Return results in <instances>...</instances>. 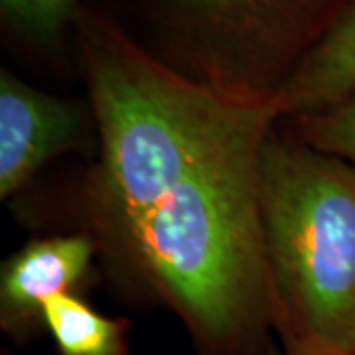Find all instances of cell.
I'll use <instances>...</instances> for the list:
<instances>
[{"mask_svg":"<svg viewBox=\"0 0 355 355\" xmlns=\"http://www.w3.org/2000/svg\"><path fill=\"white\" fill-rule=\"evenodd\" d=\"M77 132V113L8 69L0 71V198L24 186L36 170L65 150Z\"/></svg>","mask_w":355,"mask_h":355,"instance_id":"obj_5","label":"cell"},{"mask_svg":"<svg viewBox=\"0 0 355 355\" xmlns=\"http://www.w3.org/2000/svg\"><path fill=\"white\" fill-rule=\"evenodd\" d=\"M219 87L266 93V77L302 62L349 0H158ZM296 69V67H294Z\"/></svg>","mask_w":355,"mask_h":355,"instance_id":"obj_4","label":"cell"},{"mask_svg":"<svg viewBox=\"0 0 355 355\" xmlns=\"http://www.w3.org/2000/svg\"><path fill=\"white\" fill-rule=\"evenodd\" d=\"M81 46L101 128L105 188L127 229L205 154L257 119L282 113L277 93L188 79L97 16L83 18Z\"/></svg>","mask_w":355,"mask_h":355,"instance_id":"obj_1","label":"cell"},{"mask_svg":"<svg viewBox=\"0 0 355 355\" xmlns=\"http://www.w3.org/2000/svg\"><path fill=\"white\" fill-rule=\"evenodd\" d=\"M0 4L10 24L38 42L55 38L76 8V0H0Z\"/></svg>","mask_w":355,"mask_h":355,"instance_id":"obj_9","label":"cell"},{"mask_svg":"<svg viewBox=\"0 0 355 355\" xmlns=\"http://www.w3.org/2000/svg\"><path fill=\"white\" fill-rule=\"evenodd\" d=\"M282 113L326 111L355 93V0H349L322 38L277 91Z\"/></svg>","mask_w":355,"mask_h":355,"instance_id":"obj_6","label":"cell"},{"mask_svg":"<svg viewBox=\"0 0 355 355\" xmlns=\"http://www.w3.org/2000/svg\"><path fill=\"white\" fill-rule=\"evenodd\" d=\"M93 247L87 237H51L28 245L2 268V306L16 316L40 314L44 304L67 294L89 268Z\"/></svg>","mask_w":355,"mask_h":355,"instance_id":"obj_7","label":"cell"},{"mask_svg":"<svg viewBox=\"0 0 355 355\" xmlns=\"http://www.w3.org/2000/svg\"><path fill=\"white\" fill-rule=\"evenodd\" d=\"M318 355H349V354H331V352H322V349H318Z\"/></svg>","mask_w":355,"mask_h":355,"instance_id":"obj_11","label":"cell"},{"mask_svg":"<svg viewBox=\"0 0 355 355\" xmlns=\"http://www.w3.org/2000/svg\"><path fill=\"white\" fill-rule=\"evenodd\" d=\"M272 116L257 119L205 154L127 229L174 300L214 336L237 330L265 286L259 164Z\"/></svg>","mask_w":355,"mask_h":355,"instance_id":"obj_2","label":"cell"},{"mask_svg":"<svg viewBox=\"0 0 355 355\" xmlns=\"http://www.w3.org/2000/svg\"><path fill=\"white\" fill-rule=\"evenodd\" d=\"M42 320L64 355H119L123 349L121 324L71 292L50 298L42 308Z\"/></svg>","mask_w":355,"mask_h":355,"instance_id":"obj_8","label":"cell"},{"mask_svg":"<svg viewBox=\"0 0 355 355\" xmlns=\"http://www.w3.org/2000/svg\"><path fill=\"white\" fill-rule=\"evenodd\" d=\"M308 132L316 150L355 166V93L314 114Z\"/></svg>","mask_w":355,"mask_h":355,"instance_id":"obj_10","label":"cell"},{"mask_svg":"<svg viewBox=\"0 0 355 355\" xmlns=\"http://www.w3.org/2000/svg\"><path fill=\"white\" fill-rule=\"evenodd\" d=\"M259 193L268 266L316 349L355 355V166L265 140Z\"/></svg>","mask_w":355,"mask_h":355,"instance_id":"obj_3","label":"cell"}]
</instances>
